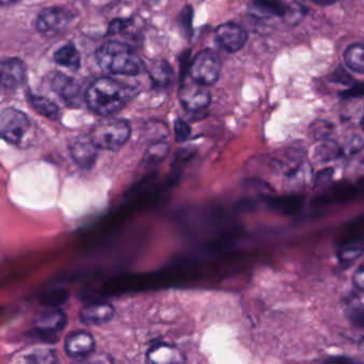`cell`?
Listing matches in <instances>:
<instances>
[{
  "label": "cell",
  "instance_id": "1",
  "mask_svg": "<svg viewBox=\"0 0 364 364\" xmlns=\"http://www.w3.org/2000/svg\"><path fill=\"white\" fill-rule=\"evenodd\" d=\"M135 91L112 78H98L86 92L88 107L102 117H109L123 109Z\"/></svg>",
  "mask_w": 364,
  "mask_h": 364
},
{
  "label": "cell",
  "instance_id": "2",
  "mask_svg": "<svg viewBox=\"0 0 364 364\" xmlns=\"http://www.w3.org/2000/svg\"><path fill=\"white\" fill-rule=\"evenodd\" d=\"M96 61L102 70L113 75L135 76L143 70L141 59L131 45L110 41L96 51Z\"/></svg>",
  "mask_w": 364,
  "mask_h": 364
},
{
  "label": "cell",
  "instance_id": "3",
  "mask_svg": "<svg viewBox=\"0 0 364 364\" xmlns=\"http://www.w3.org/2000/svg\"><path fill=\"white\" fill-rule=\"evenodd\" d=\"M94 145L106 151H119L131 137V127L125 120H107L96 124L90 134Z\"/></svg>",
  "mask_w": 364,
  "mask_h": 364
},
{
  "label": "cell",
  "instance_id": "4",
  "mask_svg": "<svg viewBox=\"0 0 364 364\" xmlns=\"http://www.w3.org/2000/svg\"><path fill=\"white\" fill-rule=\"evenodd\" d=\"M220 73L221 61L219 56L210 49L199 53L190 64V78L206 87L215 84L219 80Z\"/></svg>",
  "mask_w": 364,
  "mask_h": 364
},
{
  "label": "cell",
  "instance_id": "5",
  "mask_svg": "<svg viewBox=\"0 0 364 364\" xmlns=\"http://www.w3.org/2000/svg\"><path fill=\"white\" fill-rule=\"evenodd\" d=\"M30 127V121L24 112L15 108L3 109L0 115V135L11 145H19Z\"/></svg>",
  "mask_w": 364,
  "mask_h": 364
},
{
  "label": "cell",
  "instance_id": "6",
  "mask_svg": "<svg viewBox=\"0 0 364 364\" xmlns=\"http://www.w3.org/2000/svg\"><path fill=\"white\" fill-rule=\"evenodd\" d=\"M74 19L72 12L64 8H47L41 12L35 27L37 31L46 37H56L64 33Z\"/></svg>",
  "mask_w": 364,
  "mask_h": 364
},
{
  "label": "cell",
  "instance_id": "7",
  "mask_svg": "<svg viewBox=\"0 0 364 364\" xmlns=\"http://www.w3.org/2000/svg\"><path fill=\"white\" fill-rule=\"evenodd\" d=\"M179 98L185 109L190 112L202 111L210 103V93L206 86L194 82L192 78H183Z\"/></svg>",
  "mask_w": 364,
  "mask_h": 364
},
{
  "label": "cell",
  "instance_id": "8",
  "mask_svg": "<svg viewBox=\"0 0 364 364\" xmlns=\"http://www.w3.org/2000/svg\"><path fill=\"white\" fill-rule=\"evenodd\" d=\"M66 324V316L64 311L51 309L37 316L35 322V334L42 338V340L54 342L59 332L64 330Z\"/></svg>",
  "mask_w": 364,
  "mask_h": 364
},
{
  "label": "cell",
  "instance_id": "9",
  "mask_svg": "<svg viewBox=\"0 0 364 364\" xmlns=\"http://www.w3.org/2000/svg\"><path fill=\"white\" fill-rule=\"evenodd\" d=\"M216 40L226 52L234 54L245 46L248 40V33L237 24H224L216 30Z\"/></svg>",
  "mask_w": 364,
  "mask_h": 364
},
{
  "label": "cell",
  "instance_id": "10",
  "mask_svg": "<svg viewBox=\"0 0 364 364\" xmlns=\"http://www.w3.org/2000/svg\"><path fill=\"white\" fill-rule=\"evenodd\" d=\"M73 161L82 169H91L95 164L98 147L94 145L91 137L78 136L69 145Z\"/></svg>",
  "mask_w": 364,
  "mask_h": 364
},
{
  "label": "cell",
  "instance_id": "11",
  "mask_svg": "<svg viewBox=\"0 0 364 364\" xmlns=\"http://www.w3.org/2000/svg\"><path fill=\"white\" fill-rule=\"evenodd\" d=\"M64 349L66 355L73 359H86L93 354L95 341L89 332H73L66 338Z\"/></svg>",
  "mask_w": 364,
  "mask_h": 364
},
{
  "label": "cell",
  "instance_id": "12",
  "mask_svg": "<svg viewBox=\"0 0 364 364\" xmlns=\"http://www.w3.org/2000/svg\"><path fill=\"white\" fill-rule=\"evenodd\" d=\"M1 84L8 89H17L26 80V66L19 59H5L0 68Z\"/></svg>",
  "mask_w": 364,
  "mask_h": 364
},
{
  "label": "cell",
  "instance_id": "13",
  "mask_svg": "<svg viewBox=\"0 0 364 364\" xmlns=\"http://www.w3.org/2000/svg\"><path fill=\"white\" fill-rule=\"evenodd\" d=\"M115 316V308L108 302H95L88 304L80 311V318L82 324L95 326L110 322Z\"/></svg>",
  "mask_w": 364,
  "mask_h": 364
},
{
  "label": "cell",
  "instance_id": "14",
  "mask_svg": "<svg viewBox=\"0 0 364 364\" xmlns=\"http://www.w3.org/2000/svg\"><path fill=\"white\" fill-rule=\"evenodd\" d=\"M147 361L152 363H180L184 361V356L182 355L178 348L168 344H158L153 346L147 353Z\"/></svg>",
  "mask_w": 364,
  "mask_h": 364
},
{
  "label": "cell",
  "instance_id": "15",
  "mask_svg": "<svg viewBox=\"0 0 364 364\" xmlns=\"http://www.w3.org/2000/svg\"><path fill=\"white\" fill-rule=\"evenodd\" d=\"M54 89L60 94L68 104H76L80 95V87L76 80L68 76L59 74L54 80Z\"/></svg>",
  "mask_w": 364,
  "mask_h": 364
},
{
  "label": "cell",
  "instance_id": "16",
  "mask_svg": "<svg viewBox=\"0 0 364 364\" xmlns=\"http://www.w3.org/2000/svg\"><path fill=\"white\" fill-rule=\"evenodd\" d=\"M251 8L257 13L269 17H286L291 11L282 0H253Z\"/></svg>",
  "mask_w": 364,
  "mask_h": 364
},
{
  "label": "cell",
  "instance_id": "17",
  "mask_svg": "<svg viewBox=\"0 0 364 364\" xmlns=\"http://www.w3.org/2000/svg\"><path fill=\"white\" fill-rule=\"evenodd\" d=\"M54 60L59 66L70 69L72 71H78L80 68V54L78 48L72 44H66L55 53Z\"/></svg>",
  "mask_w": 364,
  "mask_h": 364
},
{
  "label": "cell",
  "instance_id": "18",
  "mask_svg": "<svg viewBox=\"0 0 364 364\" xmlns=\"http://www.w3.org/2000/svg\"><path fill=\"white\" fill-rule=\"evenodd\" d=\"M364 253V239L359 238L355 241L348 242L338 248V259L342 264L349 265L359 259Z\"/></svg>",
  "mask_w": 364,
  "mask_h": 364
},
{
  "label": "cell",
  "instance_id": "19",
  "mask_svg": "<svg viewBox=\"0 0 364 364\" xmlns=\"http://www.w3.org/2000/svg\"><path fill=\"white\" fill-rule=\"evenodd\" d=\"M151 73V80L153 84L158 88H168L173 82V71L166 61H157L153 64Z\"/></svg>",
  "mask_w": 364,
  "mask_h": 364
},
{
  "label": "cell",
  "instance_id": "20",
  "mask_svg": "<svg viewBox=\"0 0 364 364\" xmlns=\"http://www.w3.org/2000/svg\"><path fill=\"white\" fill-rule=\"evenodd\" d=\"M314 156L318 161L328 163V161H336L343 156V149L336 141L326 139V140L320 141V145L316 147Z\"/></svg>",
  "mask_w": 364,
  "mask_h": 364
},
{
  "label": "cell",
  "instance_id": "21",
  "mask_svg": "<svg viewBox=\"0 0 364 364\" xmlns=\"http://www.w3.org/2000/svg\"><path fill=\"white\" fill-rule=\"evenodd\" d=\"M346 64L354 72L364 74V45L352 44L344 54Z\"/></svg>",
  "mask_w": 364,
  "mask_h": 364
},
{
  "label": "cell",
  "instance_id": "22",
  "mask_svg": "<svg viewBox=\"0 0 364 364\" xmlns=\"http://www.w3.org/2000/svg\"><path fill=\"white\" fill-rule=\"evenodd\" d=\"M29 100H30V104L33 109H35L37 113L44 116L47 119L54 120V121L58 119L59 108L52 100L37 95H31Z\"/></svg>",
  "mask_w": 364,
  "mask_h": 364
},
{
  "label": "cell",
  "instance_id": "23",
  "mask_svg": "<svg viewBox=\"0 0 364 364\" xmlns=\"http://www.w3.org/2000/svg\"><path fill=\"white\" fill-rule=\"evenodd\" d=\"M269 202L271 208L284 214H292L301 206V199L295 196L275 197L269 199Z\"/></svg>",
  "mask_w": 364,
  "mask_h": 364
},
{
  "label": "cell",
  "instance_id": "24",
  "mask_svg": "<svg viewBox=\"0 0 364 364\" xmlns=\"http://www.w3.org/2000/svg\"><path fill=\"white\" fill-rule=\"evenodd\" d=\"M169 152V145L164 141L153 143L145 154V164L155 166L164 161Z\"/></svg>",
  "mask_w": 364,
  "mask_h": 364
},
{
  "label": "cell",
  "instance_id": "25",
  "mask_svg": "<svg viewBox=\"0 0 364 364\" xmlns=\"http://www.w3.org/2000/svg\"><path fill=\"white\" fill-rule=\"evenodd\" d=\"M334 131V127L329 122L318 121L311 125V135L316 138V140H326Z\"/></svg>",
  "mask_w": 364,
  "mask_h": 364
},
{
  "label": "cell",
  "instance_id": "26",
  "mask_svg": "<svg viewBox=\"0 0 364 364\" xmlns=\"http://www.w3.org/2000/svg\"><path fill=\"white\" fill-rule=\"evenodd\" d=\"M346 316L356 327L364 329V304L352 306L346 311Z\"/></svg>",
  "mask_w": 364,
  "mask_h": 364
},
{
  "label": "cell",
  "instance_id": "27",
  "mask_svg": "<svg viewBox=\"0 0 364 364\" xmlns=\"http://www.w3.org/2000/svg\"><path fill=\"white\" fill-rule=\"evenodd\" d=\"M364 147V139L361 136L355 134L350 136L346 141L345 145L342 147L343 149V155H354L359 153Z\"/></svg>",
  "mask_w": 364,
  "mask_h": 364
},
{
  "label": "cell",
  "instance_id": "28",
  "mask_svg": "<svg viewBox=\"0 0 364 364\" xmlns=\"http://www.w3.org/2000/svg\"><path fill=\"white\" fill-rule=\"evenodd\" d=\"M131 21L129 19H116L108 27L107 35H127L131 28Z\"/></svg>",
  "mask_w": 364,
  "mask_h": 364
},
{
  "label": "cell",
  "instance_id": "29",
  "mask_svg": "<svg viewBox=\"0 0 364 364\" xmlns=\"http://www.w3.org/2000/svg\"><path fill=\"white\" fill-rule=\"evenodd\" d=\"M192 134L190 124L187 123L183 119H178L174 123V135L175 139L178 143H184Z\"/></svg>",
  "mask_w": 364,
  "mask_h": 364
},
{
  "label": "cell",
  "instance_id": "30",
  "mask_svg": "<svg viewBox=\"0 0 364 364\" xmlns=\"http://www.w3.org/2000/svg\"><path fill=\"white\" fill-rule=\"evenodd\" d=\"M28 362L33 363H54L57 362L56 355L53 350H39L29 356Z\"/></svg>",
  "mask_w": 364,
  "mask_h": 364
},
{
  "label": "cell",
  "instance_id": "31",
  "mask_svg": "<svg viewBox=\"0 0 364 364\" xmlns=\"http://www.w3.org/2000/svg\"><path fill=\"white\" fill-rule=\"evenodd\" d=\"M330 80L336 84H345V86H349V84H353V80H352V76L348 74L347 72L343 70V69H338L336 72L332 74L331 78Z\"/></svg>",
  "mask_w": 364,
  "mask_h": 364
},
{
  "label": "cell",
  "instance_id": "32",
  "mask_svg": "<svg viewBox=\"0 0 364 364\" xmlns=\"http://www.w3.org/2000/svg\"><path fill=\"white\" fill-rule=\"evenodd\" d=\"M363 94L364 84H353V86L350 87V88H348L347 90L342 92L341 95L342 98L348 100V98H359V96H362Z\"/></svg>",
  "mask_w": 364,
  "mask_h": 364
},
{
  "label": "cell",
  "instance_id": "33",
  "mask_svg": "<svg viewBox=\"0 0 364 364\" xmlns=\"http://www.w3.org/2000/svg\"><path fill=\"white\" fill-rule=\"evenodd\" d=\"M334 169L327 168L324 169V170L320 171L316 178V186H322V185L328 184L330 181L334 178Z\"/></svg>",
  "mask_w": 364,
  "mask_h": 364
},
{
  "label": "cell",
  "instance_id": "34",
  "mask_svg": "<svg viewBox=\"0 0 364 364\" xmlns=\"http://www.w3.org/2000/svg\"><path fill=\"white\" fill-rule=\"evenodd\" d=\"M354 284L358 290L364 292V265L360 266L354 273Z\"/></svg>",
  "mask_w": 364,
  "mask_h": 364
},
{
  "label": "cell",
  "instance_id": "35",
  "mask_svg": "<svg viewBox=\"0 0 364 364\" xmlns=\"http://www.w3.org/2000/svg\"><path fill=\"white\" fill-rule=\"evenodd\" d=\"M181 23H182L183 26L185 29L192 28V8L186 7L183 10L182 15H181Z\"/></svg>",
  "mask_w": 364,
  "mask_h": 364
},
{
  "label": "cell",
  "instance_id": "36",
  "mask_svg": "<svg viewBox=\"0 0 364 364\" xmlns=\"http://www.w3.org/2000/svg\"><path fill=\"white\" fill-rule=\"evenodd\" d=\"M311 1L318 6H329L336 3L338 0H311Z\"/></svg>",
  "mask_w": 364,
  "mask_h": 364
},
{
  "label": "cell",
  "instance_id": "37",
  "mask_svg": "<svg viewBox=\"0 0 364 364\" xmlns=\"http://www.w3.org/2000/svg\"><path fill=\"white\" fill-rule=\"evenodd\" d=\"M19 1V0H1L3 5H10V3H15Z\"/></svg>",
  "mask_w": 364,
  "mask_h": 364
},
{
  "label": "cell",
  "instance_id": "38",
  "mask_svg": "<svg viewBox=\"0 0 364 364\" xmlns=\"http://www.w3.org/2000/svg\"><path fill=\"white\" fill-rule=\"evenodd\" d=\"M361 125H362V129H363V131H364V117H363V119H362Z\"/></svg>",
  "mask_w": 364,
  "mask_h": 364
}]
</instances>
